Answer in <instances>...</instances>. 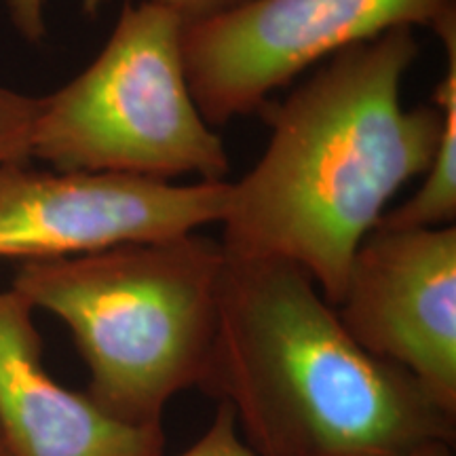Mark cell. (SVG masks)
Returning a JSON list of instances; mask_svg holds the SVG:
<instances>
[{"instance_id": "cell-9", "label": "cell", "mask_w": 456, "mask_h": 456, "mask_svg": "<svg viewBox=\"0 0 456 456\" xmlns=\"http://www.w3.org/2000/svg\"><path fill=\"white\" fill-rule=\"evenodd\" d=\"M446 49V72L436 89V106L442 108L444 125L436 157L425 182L414 197L385 214L383 228H440L456 220V11L450 9L431 28Z\"/></svg>"}, {"instance_id": "cell-4", "label": "cell", "mask_w": 456, "mask_h": 456, "mask_svg": "<svg viewBox=\"0 0 456 456\" xmlns=\"http://www.w3.org/2000/svg\"><path fill=\"white\" fill-rule=\"evenodd\" d=\"M182 30L155 0L125 3L100 55L43 98L32 157L60 171L224 182L231 161L192 98Z\"/></svg>"}, {"instance_id": "cell-12", "label": "cell", "mask_w": 456, "mask_h": 456, "mask_svg": "<svg viewBox=\"0 0 456 456\" xmlns=\"http://www.w3.org/2000/svg\"><path fill=\"white\" fill-rule=\"evenodd\" d=\"M45 3L47 0H7L11 21L26 41L38 43L47 32L45 28ZM102 0H85V9L95 13Z\"/></svg>"}, {"instance_id": "cell-2", "label": "cell", "mask_w": 456, "mask_h": 456, "mask_svg": "<svg viewBox=\"0 0 456 456\" xmlns=\"http://www.w3.org/2000/svg\"><path fill=\"white\" fill-rule=\"evenodd\" d=\"M226 254L220 323L199 385L235 412L256 456H406L456 419L342 326L306 271Z\"/></svg>"}, {"instance_id": "cell-14", "label": "cell", "mask_w": 456, "mask_h": 456, "mask_svg": "<svg viewBox=\"0 0 456 456\" xmlns=\"http://www.w3.org/2000/svg\"><path fill=\"white\" fill-rule=\"evenodd\" d=\"M406 456H454L452 442H429L419 446Z\"/></svg>"}, {"instance_id": "cell-6", "label": "cell", "mask_w": 456, "mask_h": 456, "mask_svg": "<svg viewBox=\"0 0 456 456\" xmlns=\"http://www.w3.org/2000/svg\"><path fill=\"white\" fill-rule=\"evenodd\" d=\"M231 182L0 165V258L53 260L155 243L222 222Z\"/></svg>"}, {"instance_id": "cell-11", "label": "cell", "mask_w": 456, "mask_h": 456, "mask_svg": "<svg viewBox=\"0 0 456 456\" xmlns=\"http://www.w3.org/2000/svg\"><path fill=\"white\" fill-rule=\"evenodd\" d=\"M180 456H256L248 444L243 442L237 429L235 412L228 403L220 402L216 410L212 425L203 433L191 448Z\"/></svg>"}, {"instance_id": "cell-15", "label": "cell", "mask_w": 456, "mask_h": 456, "mask_svg": "<svg viewBox=\"0 0 456 456\" xmlns=\"http://www.w3.org/2000/svg\"><path fill=\"white\" fill-rule=\"evenodd\" d=\"M0 456H11L7 450V444H4V440H3V433H0Z\"/></svg>"}, {"instance_id": "cell-8", "label": "cell", "mask_w": 456, "mask_h": 456, "mask_svg": "<svg viewBox=\"0 0 456 456\" xmlns=\"http://www.w3.org/2000/svg\"><path fill=\"white\" fill-rule=\"evenodd\" d=\"M32 305L0 292V433L11 456H163V427H131L43 363Z\"/></svg>"}, {"instance_id": "cell-10", "label": "cell", "mask_w": 456, "mask_h": 456, "mask_svg": "<svg viewBox=\"0 0 456 456\" xmlns=\"http://www.w3.org/2000/svg\"><path fill=\"white\" fill-rule=\"evenodd\" d=\"M43 98L17 94L0 85V165L26 163L32 157V135Z\"/></svg>"}, {"instance_id": "cell-7", "label": "cell", "mask_w": 456, "mask_h": 456, "mask_svg": "<svg viewBox=\"0 0 456 456\" xmlns=\"http://www.w3.org/2000/svg\"><path fill=\"white\" fill-rule=\"evenodd\" d=\"M351 338L403 368L456 419V228L376 226L336 306Z\"/></svg>"}, {"instance_id": "cell-13", "label": "cell", "mask_w": 456, "mask_h": 456, "mask_svg": "<svg viewBox=\"0 0 456 456\" xmlns=\"http://www.w3.org/2000/svg\"><path fill=\"white\" fill-rule=\"evenodd\" d=\"M155 3L174 11L184 24H197V21L222 15L252 0H155Z\"/></svg>"}, {"instance_id": "cell-3", "label": "cell", "mask_w": 456, "mask_h": 456, "mask_svg": "<svg viewBox=\"0 0 456 456\" xmlns=\"http://www.w3.org/2000/svg\"><path fill=\"white\" fill-rule=\"evenodd\" d=\"M226 254L191 235L72 258L26 260L11 288L60 317L89 370L87 395L131 427H163L201 385L220 323Z\"/></svg>"}, {"instance_id": "cell-1", "label": "cell", "mask_w": 456, "mask_h": 456, "mask_svg": "<svg viewBox=\"0 0 456 456\" xmlns=\"http://www.w3.org/2000/svg\"><path fill=\"white\" fill-rule=\"evenodd\" d=\"M414 28L351 45L322 61L281 104L260 112L271 140L256 167L231 184L222 248L288 260L338 306L353 254L440 144V106H402L419 55Z\"/></svg>"}, {"instance_id": "cell-5", "label": "cell", "mask_w": 456, "mask_h": 456, "mask_svg": "<svg viewBox=\"0 0 456 456\" xmlns=\"http://www.w3.org/2000/svg\"><path fill=\"white\" fill-rule=\"evenodd\" d=\"M454 0H252L184 24L188 85L209 125L269 104L306 68L397 28H433Z\"/></svg>"}]
</instances>
